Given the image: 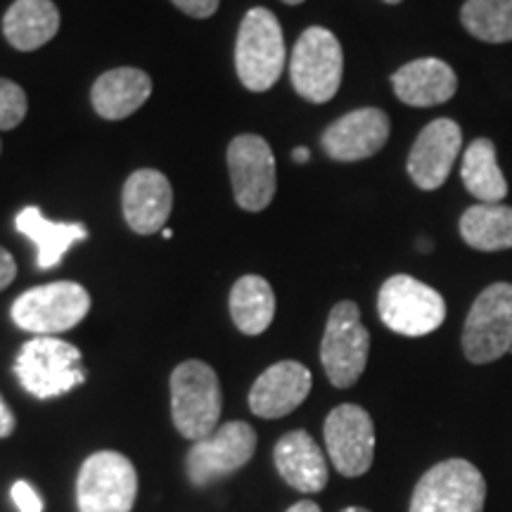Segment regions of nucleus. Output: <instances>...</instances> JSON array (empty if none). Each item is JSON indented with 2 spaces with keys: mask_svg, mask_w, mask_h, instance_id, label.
I'll list each match as a JSON object with an SVG mask.
<instances>
[{
  "mask_svg": "<svg viewBox=\"0 0 512 512\" xmlns=\"http://www.w3.org/2000/svg\"><path fill=\"white\" fill-rule=\"evenodd\" d=\"M15 278H17L15 259H12V254L8 252V249L0 247V292H3L5 287H10Z\"/></svg>",
  "mask_w": 512,
  "mask_h": 512,
  "instance_id": "c756f323",
  "label": "nucleus"
},
{
  "mask_svg": "<svg viewBox=\"0 0 512 512\" xmlns=\"http://www.w3.org/2000/svg\"><path fill=\"white\" fill-rule=\"evenodd\" d=\"M311 384V370L299 361L273 363L249 389V408L266 420L285 418L306 401Z\"/></svg>",
  "mask_w": 512,
  "mask_h": 512,
  "instance_id": "dca6fc26",
  "label": "nucleus"
},
{
  "mask_svg": "<svg viewBox=\"0 0 512 512\" xmlns=\"http://www.w3.org/2000/svg\"><path fill=\"white\" fill-rule=\"evenodd\" d=\"M136 496V467L124 453L98 451L83 460L76 477L79 512H131Z\"/></svg>",
  "mask_w": 512,
  "mask_h": 512,
  "instance_id": "1a4fd4ad",
  "label": "nucleus"
},
{
  "mask_svg": "<svg viewBox=\"0 0 512 512\" xmlns=\"http://www.w3.org/2000/svg\"><path fill=\"white\" fill-rule=\"evenodd\" d=\"M368 354L370 332L361 323V309L356 302L344 299L332 306L323 342H320V363L332 387H354L368 366Z\"/></svg>",
  "mask_w": 512,
  "mask_h": 512,
  "instance_id": "0eeeda50",
  "label": "nucleus"
},
{
  "mask_svg": "<svg viewBox=\"0 0 512 512\" xmlns=\"http://www.w3.org/2000/svg\"><path fill=\"white\" fill-rule=\"evenodd\" d=\"M344 53L337 36L325 27H309L297 38L290 57V79L299 98L323 105L342 86Z\"/></svg>",
  "mask_w": 512,
  "mask_h": 512,
  "instance_id": "39448f33",
  "label": "nucleus"
},
{
  "mask_svg": "<svg viewBox=\"0 0 512 512\" xmlns=\"http://www.w3.org/2000/svg\"><path fill=\"white\" fill-rule=\"evenodd\" d=\"M152 95V79L143 69L119 67L105 72L93 83V110L107 121H119L136 114Z\"/></svg>",
  "mask_w": 512,
  "mask_h": 512,
  "instance_id": "aec40b11",
  "label": "nucleus"
},
{
  "mask_svg": "<svg viewBox=\"0 0 512 512\" xmlns=\"http://www.w3.org/2000/svg\"><path fill=\"white\" fill-rule=\"evenodd\" d=\"M287 512H323V510H320V505L313 501H299V503H294Z\"/></svg>",
  "mask_w": 512,
  "mask_h": 512,
  "instance_id": "2f4dec72",
  "label": "nucleus"
},
{
  "mask_svg": "<svg viewBox=\"0 0 512 512\" xmlns=\"http://www.w3.org/2000/svg\"><path fill=\"white\" fill-rule=\"evenodd\" d=\"M273 460L280 477L302 494H318L328 484V460L309 432H287L275 444Z\"/></svg>",
  "mask_w": 512,
  "mask_h": 512,
  "instance_id": "6ab92c4d",
  "label": "nucleus"
},
{
  "mask_svg": "<svg viewBox=\"0 0 512 512\" xmlns=\"http://www.w3.org/2000/svg\"><path fill=\"white\" fill-rule=\"evenodd\" d=\"M396 98L408 107H437L458 93V76L439 57H420L403 64L392 76Z\"/></svg>",
  "mask_w": 512,
  "mask_h": 512,
  "instance_id": "a211bd4d",
  "label": "nucleus"
},
{
  "mask_svg": "<svg viewBox=\"0 0 512 512\" xmlns=\"http://www.w3.org/2000/svg\"><path fill=\"white\" fill-rule=\"evenodd\" d=\"M230 316L242 335L256 337L268 330L275 316V294L261 275H242L230 290Z\"/></svg>",
  "mask_w": 512,
  "mask_h": 512,
  "instance_id": "393cba45",
  "label": "nucleus"
},
{
  "mask_svg": "<svg viewBox=\"0 0 512 512\" xmlns=\"http://www.w3.org/2000/svg\"><path fill=\"white\" fill-rule=\"evenodd\" d=\"M292 159L297 164H306L311 159V152H309V147H297V150L292 152Z\"/></svg>",
  "mask_w": 512,
  "mask_h": 512,
  "instance_id": "473e14b6",
  "label": "nucleus"
},
{
  "mask_svg": "<svg viewBox=\"0 0 512 512\" xmlns=\"http://www.w3.org/2000/svg\"><path fill=\"white\" fill-rule=\"evenodd\" d=\"M230 185L238 207L245 211H264L273 202L278 178L271 145L261 136L245 133L228 145Z\"/></svg>",
  "mask_w": 512,
  "mask_h": 512,
  "instance_id": "f8f14e48",
  "label": "nucleus"
},
{
  "mask_svg": "<svg viewBox=\"0 0 512 512\" xmlns=\"http://www.w3.org/2000/svg\"><path fill=\"white\" fill-rule=\"evenodd\" d=\"M285 57V38L278 17L266 8L249 10L235 43V69L242 86L252 93L271 91L283 74Z\"/></svg>",
  "mask_w": 512,
  "mask_h": 512,
  "instance_id": "f03ea898",
  "label": "nucleus"
},
{
  "mask_svg": "<svg viewBox=\"0 0 512 512\" xmlns=\"http://www.w3.org/2000/svg\"><path fill=\"white\" fill-rule=\"evenodd\" d=\"M512 351V285L494 283L479 292L463 325V354L475 366Z\"/></svg>",
  "mask_w": 512,
  "mask_h": 512,
  "instance_id": "6e6552de",
  "label": "nucleus"
},
{
  "mask_svg": "<svg viewBox=\"0 0 512 512\" xmlns=\"http://www.w3.org/2000/svg\"><path fill=\"white\" fill-rule=\"evenodd\" d=\"M377 313L396 335L425 337L446 320V302L434 287L413 275H392L377 294Z\"/></svg>",
  "mask_w": 512,
  "mask_h": 512,
  "instance_id": "423d86ee",
  "label": "nucleus"
},
{
  "mask_svg": "<svg viewBox=\"0 0 512 512\" xmlns=\"http://www.w3.org/2000/svg\"><path fill=\"white\" fill-rule=\"evenodd\" d=\"M460 24L484 43L512 41V0H467L460 8Z\"/></svg>",
  "mask_w": 512,
  "mask_h": 512,
  "instance_id": "a878e982",
  "label": "nucleus"
},
{
  "mask_svg": "<svg viewBox=\"0 0 512 512\" xmlns=\"http://www.w3.org/2000/svg\"><path fill=\"white\" fill-rule=\"evenodd\" d=\"M460 238L477 252L512 249V207L508 204H472L458 223Z\"/></svg>",
  "mask_w": 512,
  "mask_h": 512,
  "instance_id": "b1692460",
  "label": "nucleus"
},
{
  "mask_svg": "<svg viewBox=\"0 0 512 512\" xmlns=\"http://www.w3.org/2000/svg\"><path fill=\"white\" fill-rule=\"evenodd\" d=\"M342 512H370V510H366V508H344Z\"/></svg>",
  "mask_w": 512,
  "mask_h": 512,
  "instance_id": "f704fd0d",
  "label": "nucleus"
},
{
  "mask_svg": "<svg viewBox=\"0 0 512 512\" xmlns=\"http://www.w3.org/2000/svg\"><path fill=\"white\" fill-rule=\"evenodd\" d=\"M162 233H164V238H166V240H171V238H174V230H171V228H164Z\"/></svg>",
  "mask_w": 512,
  "mask_h": 512,
  "instance_id": "72a5a7b5",
  "label": "nucleus"
},
{
  "mask_svg": "<svg viewBox=\"0 0 512 512\" xmlns=\"http://www.w3.org/2000/svg\"><path fill=\"white\" fill-rule=\"evenodd\" d=\"M124 219L138 235L164 230L174 207V190L169 178L157 169H138L124 183Z\"/></svg>",
  "mask_w": 512,
  "mask_h": 512,
  "instance_id": "f3484780",
  "label": "nucleus"
},
{
  "mask_svg": "<svg viewBox=\"0 0 512 512\" xmlns=\"http://www.w3.org/2000/svg\"><path fill=\"white\" fill-rule=\"evenodd\" d=\"M384 3H387V5H399L401 0H384Z\"/></svg>",
  "mask_w": 512,
  "mask_h": 512,
  "instance_id": "e433bc0d",
  "label": "nucleus"
},
{
  "mask_svg": "<svg viewBox=\"0 0 512 512\" xmlns=\"http://www.w3.org/2000/svg\"><path fill=\"white\" fill-rule=\"evenodd\" d=\"M27 93L15 81L0 79V131H12L27 117Z\"/></svg>",
  "mask_w": 512,
  "mask_h": 512,
  "instance_id": "bb28decb",
  "label": "nucleus"
},
{
  "mask_svg": "<svg viewBox=\"0 0 512 512\" xmlns=\"http://www.w3.org/2000/svg\"><path fill=\"white\" fill-rule=\"evenodd\" d=\"M325 448L344 477H363L375 458V425L366 408L342 403L325 418Z\"/></svg>",
  "mask_w": 512,
  "mask_h": 512,
  "instance_id": "ddd939ff",
  "label": "nucleus"
},
{
  "mask_svg": "<svg viewBox=\"0 0 512 512\" xmlns=\"http://www.w3.org/2000/svg\"><path fill=\"white\" fill-rule=\"evenodd\" d=\"M15 375L24 392L36 399H57L86 382L81 351L57 337H34L19 349Z\"/></svg>",
  "mask_w": 512,
  "mask_h": 512,
  "instance_id": "7ed1b4c3",
  "label": "nucleus"
},
{
  "mask_svg": "<svg viewBox=\"0 0 512 512\" xmlns=\"http://www.w3.org/2000/svg\"><path fill=\"white\" fill-rule=\"evenodd\" d=\"M15 425H17L15 413L10 411L8 403H5L3 396H0V439L10 437V434L15 432Z\"/></svg>",
  "mask_w": 512,
  "mask_h": 512,
  "instance_id": "7c9ffc66",
  "label": "nucleus"
},
{
  "mask_svg": "<svg viewBox=\"0 0 512 512\" xmlns=\"http://www.w3.org/2000/svg\"><path fill=\"white\" fill-rule=\"evenodd\" d=\"M171 3L195 19H207L219 10V0H171Z\"/></svg>",
  "mask_w": 512,
  "mask_h": 512,
  "instance_id": "c85d7f7f",
  "label": "nucleus"
},
{
  "mask_svg": "<svg viewBox=\"0 0 512 512\" xmlns=\"http://www.w3.org/2000/svg\"><path fill=\"white\" fill-rule=\"evenodd\" d=\"M256 451V432L252 425L233 420L221 425L207 439L195 441L185 458L188 479L195 486H209L216 479L233 475L252 460Z\"/></svg>",
  "mask_w": 512,
  "mask_h": 512,
  "instance_id": "9b49d317",
  "label": "nucleus"
},
{
  "mask_svg": "<svg viewBox=\"0 0 512 512\" xmlns=\"http://www.w3.org/2000/svg\"><path fill=\"white\" fill-rule=\"evenodd\" d=\"M460 178L465 190L484 204H501L508 197V181L498 166L494 140L489 138H475L465 147Z\"/></svg>",
  "mask_w": 512,
  "mask_h": 512,
  "instance_id": "5701e85b",
  "label": "nucleus"
},
{
  "mask_svg": "<svg viewBox=\"0 0 512 512\" xmlns=\"http://www.w3.org/2000/svg\"><path fill=\"white\" fill-rule=\"evenodd\" d=\"M17 233L29 238L38 249L36 266L41 271H50L62 261L69 247L76 242L88 240V228L83 223H57L48 221L38 207H24L15 219Z\"/></svg>",
  "mask_w": 512,
  "mask_h": 512,
  "instance_id": "412c9836",
  "label": "nucleus"
},
{
  "mask_svg": "<svg viewBox=\"0 0 512 512\" xmlns=\"http://www.w3.org/2000/svg\"><path fill=\"white\" fill-rule=\"evenodd\" d=\"M10 494L19 512H43L41 496L36 494V489L29 482H22V479H19V482L12 484Z\"/></svg>",
  "mask_w": 512,
  "mask_h": 512,
  "instance_id": "cd10ccee",
  "label": "nucleus"
},
{
  "mask_svg": "<svg viewBox=\"0 0 512 512\" xmlns=\"http://www.w3.org/2000/svg\"><path fill=\"white\" fill-rule=\"evenodd\" d=\"M221 384L204 361H185L171 373V418L176 430L190 441H202L219 430Z\"/></svg>",
  "mask_w": 512,
  "mask_h": 512,
  "instance_id": "f257e3e1",
  "label": "nucleus"
},
{
  "mask_svg": "<svg viewBox=\"0 0 512 512\" xmlns=\"http://www.w3.org/2000/svg\"><path fill=\"white\" fill-rule=\"evenodd\" d=\"M392 121L380 107H361L325 128L320 136L325 155L335 162L351 164L375 157L387 145Z\"/></svg>",
  "mask_w": 512,
  "mask_h": 512,
  "instance_id": "4468645a",
  "label": "nucleus"
},
{
  "mask_svg": "<svg viewBox=\"0 0 512 512\" xmlns=\"http://www.w3.org/2000/svg\"><path fill=\"white\" fill-rule=\"evenodd\" d=\"M91 311V294L72 280H57L22 292L10 316L19 330L36 337H53L76 328Z\"/></svg>",
  "mask_w": 512,
  "mask_h": 512,
  "instance_id": "20e7f679",
  "label": "nucleus"
},
{
  "mask_svg": "<svg viewBox=\"0 0 512 512\" xmlns=\"http://www.w3.org/2000/svg\"><path fill=\"white\" fill-rule=\"evenodd\" d=\"M486 482L470 460L437 463L415 484L411 512H484Z\"/></svg>",
  "mask_w": 512,
  "mask_h": 512,
  "instance_id": "9d476101",
  "label": "nucleus"
},
{
  "mask_svg": "<svg viewBox=\"0 0 512 512\" xmlns=\"http://www.w3.org/2000/svg\"><path fill=\"white\" fill-rule=\"evenodd\" d=\"M60 31V10L53 0H15L3 17V34L15 50L31 53Z\"/></svg>",
  "mask_w": 512,
  "mask_h": 512,
  "instance_id": "4be33fe9",
  "label": "nucleus"
},
{
  "mask_svg": "<svg viewBox=\"0 0 512 512\" xmlns=\"http://www.w3.org/2000/svg\"><path fill=\"white\" fill-rule=\"evenodd\" d=\"M463 147V131L458 121L434 119L415 138L408 155V176L420 190H439L451 176L453 164Z\"/></svg>",
  "mask_w": 512,
  "mask_h": 512,
  "instance_id": "2eb2a0df",
  "label": "nucleus"
},
{
  "mask_svg": "<svg viewBox=\"0 0 512 512\" xmlns=\"http://www.w3.org/2000/svg\"><path fill=\"white\" fill-rule=\"evenodd\" d=\"M283 3H287V5H302L304 0H283Z\"/></svg>",
  "mask_w": 512,
  "mask_h": 512,
  "instance_id": "c9c22d12",
  "label": "nucleus"
}]
</instances>
